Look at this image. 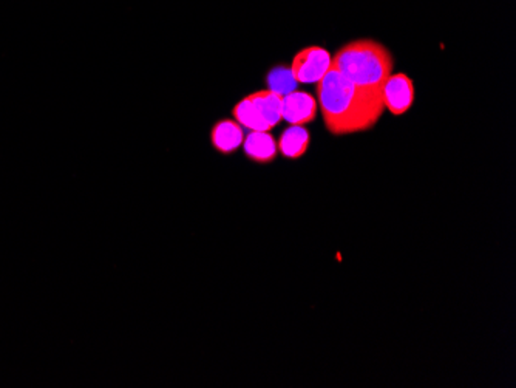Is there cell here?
Masks as SVG:
<instances>
[{"label":"cell","instance_id":"obj_8","mask_svg":"<svg viewBox=\"0 0 516 388\" xmlns=\"http://www.w3.org/2000/svg\"><path fill=\"white\" fill-rule=\"evenodd\" d=\"M248 98L269 129L278 126V122L283 120V96L271 90H260V92L249 95Z\"/></svg>","mask_w":516,"mask_h":388},{"label":"cell","instance_id":"obj_7","mask_svg":"<svg viewBox=\"0 0 516 388\" xmlns=\"http://www.w3.org/2000/svg\"><path fill=\"white\" fill-rule=\"evenodd\" d=\"M245 131L237 121H218L211 131V141L220 153H232L243 144Z\"/></svg>","mask_w":516,"mask_h":388},{"label":"cell","instance_id":"obj_11","mask_svg":"<svg viewBox=\"0 0 516 388\" xmlns=\"http://www.w3.org/2000/svg\"><path fill=\"white\" fill-rule=\"evenodd\" d=\"M267 90L276 92L280 96L293 94L297 90L299 83L294 79L291 67L278 66L267 73Z\"/></svg>","mask_w":516,"mask_h":388},{"label":"cell","instance_id":"obj_2","mask_svg":"<svg viewBox=\"0 0 516 388\" xmlns=\"http://www.w3.org/2000/svg\"><path fill=\"white\" fill-rule=\"evenodd\" d=\"M331 66L356 86L382 92L386 79L393 75L394 59L381 42L358 39L337 51Z\"/></svg>","mask_w":516,"mask_h":388},{"label":"cell","instance_id":"obj_9","mask_svg":"<svg viewBox=\"0 0 516 388\" xmlns=\"http://www.w3.org/2000/svg\"><path fill=\"white\" fill-rule=\"evenodd\" d=\"M311 135L303 126H289L278 140V152L289 159L303 157L310 148Z\"/></svg>","mask_w":516,"mask_h":388},{"label":"cell","instance_id":"obj_6","mask_svg":"<svg viewBox=\"0 0 516 388\" xmlns=\"http://www.w3.org/2000/svg\"><path fill=\"white\" fill-rule=\"evenodd\" d=\"M243 150L246 157L252 161L267 165L277 158V141L267 131H250L243 140Z\"/></svg>","mask_w":516,"mask_h":388},{"label":"cell","instance_id":"obj_1","mask_svg":"<svg viewBox=\"0 0 516 388\" xmlns=\"http://www.w3.org/2000/svg\"><path fill=\"white\" fill-rule=\"evenodd\" d=\"M317 101L326 129L336 137L370 131L385 110L382 92L356 86L332 66L317 83Z\"/></svg>","mask_w":516,"mask_h":388},{"label":"cell","instance_id":"obj_4","mask_svg":"<svg viewBox=\"0 0 516 388\" xmlns=\"http://www.w3.org/2000/svg\"><path fill=\"white\" fill-rule=\"evenodd\" d=\"M385 109L394 116H401L412 109L414 103V84L405 73H393L382 88Z\"/></svg>","mask_w":516,"mask_h":388},{"label":"cell","instance_id":"obj_3","mask_svg":"<svg viewBox=\"0 0 516 388\" xmlns=\"http://www.w3.org/2000/svg\"><path fill=\"white\" fill-rule=\"evenodd\" d=\"M330 51L321 47H306L294 56L291 71L299 84L319 83L331 68Z\"/></svg>","mask_w":516,"mask_h":388},{"label":"cell","instance_id":"obj_10","mask_svg":"<svg viewBox=\"0 0 516 388\" xmlns=\"http://www.w3.org/2000/svg\"><path fill=\"white\" fill-rule=\"evenodd\" d=\"M234 118L240 126L243 129H249L250 131H269L271 129L267 127V122L261 120L260 113L257 112L254 104L250 103L249 98L246 96L241 99L239 104L234 107Z\"/></svg>","mask_w":516,"mask_h":388},{"label":"cell","instance_id":"obj_5","mask_svg":"<svg viewBox=\"0 0 516 388\" xmlns=\"http://www.w3.org/2000/svg\"><path fill=\"white\" fill-rule=\"evenodd\" d=\"M317 107V101L310 94L295 90L283 96L282 118L291 126H306L315 120Z\"/></svg>","mask_w":516,"mask_h":388}]
</instances>
